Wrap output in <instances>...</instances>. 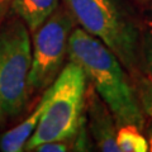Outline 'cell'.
I'll list each match as a JSON object with an SVG mask.
<instances>
[{
	"label": "cell",
	"instance_id": "obj_1",
	"mask_svg": "<svg viewBox=\"0 0 152 152\" xmlns=\"http://www.w3.org/2000/svg\"><path fill=\"white\" fill-rule=\"evenodd\" d=\"M70 60L83 69L94 90L115 118L117 126L133 124L145 128V113L118 57L84 29H75L67 45Z\"/></svg>",
	"mask_w": 152,
	"mask_h": 152
},
{
	"label": "cell",
	"instance_id": "obj_2",
	"mask_svg": "<svg viewBox=\"0 0 152 152\" xmlns=\"http://www.w3.org/2000/svg\"><path fill=\"white\" fill-rule=\"evenodd\" d=\"M65 3L84 31L102 41L129 72H136L141 61L140 31L119 0H65Z\"/></svg>",
	"mask_w": 152,
	"mask_h": 152
},
{
	"label": "cell",
	"instance_id": "obj_3",
	"mask_svg": "<svg viewBox=\"0 0 152 152\" xmlns=\"http://www.w3.org/2000/svg\"><path fill=\"white\" fill-rule=\"evenodd\" d=\"M85 94L86 75L80 66L71 61L48 86L45 112L24 150L33 151L38 145L50 141L75 138L81 123Z\"/></svg>",
	"mask_w": 152,
	"mask_h": 152
},
{
	"label": "cell",
	"instance_id": "obj_4",
	"mask_svg": "<svg viewBox=\"0 0 152 152\" xmlns=\"http://www.w3.org/2000/svg\"><path fill=\"white\" fill-rule=\"evenodd\" d=\"M31 65L29 33L23 22L13 20L0 33V105L5 115H17L26 107Z\"/></svg>",
	"mask_w": 152,
	"mask_h": 152
},
{
	"label": "cell",
	"instance_id": "obj_5",
	"mask_svg": "<svg viewBox=\"0 0 152 152\" xmlns=\"http://www.w3.org/2000/svg\"><path fill=\"white\" fill-rule=\"evenodd\" d=\"M75 17L67 8H57L34 32L32 65L28 75V89L37 91L48 88L60 74L67 55V45Z\"/></svg>",
	"mask_w": 152,
	"mask_h": 152
},
{
	"label": "cell",
	"instance_id": "obj_6",
	"mask_svg": "<svg viewBox=\"0 0 152 152\" xmlns=\"http://www.w3.org/2000/svg\"><path fill=\"white\" fill-rule=\"evenodd\" d=\"M89 128L100 151L119 152L117 146V122L105 102L95 91L88 99Z\"/></svg>",
	"mask_w": 152,
	"mask_h": 152
},
{
	"label": "cell",
	"instance_id": "obj_7",
	"mask_svg": "<svg viewBox=\"0 0 152 152\" xmlns=\"http://www.w3.org/2000/svg\"><path fill=\"white\" fill-rule=\"evenodd\" d=\"M47 100H48V88L42 96L39 104L32 112V114L27 119L23 121L20 124H18L15 128L4 133L0 138V151L3 152H19L24 150L27 141L31 138L34 133L38 123L41 121V117L45 112Z\"/></svg>",
	"mask_w": 152,
	"mask_h": 152
},
{
	"label": "cell",
	"instance_id": "obj_8",
	"mask_svg": "<svg viewBox=\"0 0 152 152\" xmlns=\"http://www.w3.org/2000/svg\"><path fill=\"white\" fill-rule=\"evenodd\" d=\"M12 9L34 33L58 8V0H12Z\"/></svg>",
	"mask_w": 152,
	"mask_h": 152
},
{
	"label": "cell",
	"instance_id": "obj_9",
	"mask_svg": "<svg viewBox=\"0 0 152 152\" xmlns=\"http://www.w3.org/2000/svg\"><path fill=\"white\" fill-rule=\"evenodd\" d=\"M142 129L133 124L121 126L117 131V146L119 152H147L148 141L142 134Z\"/></svg>",
	"mask_w": 152,
	"mask_h": 152
},
{
	"label": "cell",
	"instance_id": "obj_10",
	"mask_svg": "<svg viewBox=\"0 0 152 152\" xmlns=\"http://www.w3.org/2000/svg\"><path fill=\"white\" fill-rule=\"evenodd\" d=\"M137 96L141 108L146 115L152 118V76L147 75L140 79L137 86Z\"/></svg>",
	"mask_w": 152,
	"mask_h": 152
},
{
	"label": "cell",
	"instance_id": "obj_11",
	"mask_svg": "<svg viewBox=\"0 0 152 152\" xmlns=\"http://www.w3.org/2000/svg\"><path fill=\"white\" fill-rule=\"evenodd\" d=\"M141 60L147 75L152 76V28L145 33L141 39Z\"/></svg>",
	"mask_w": 152,
	"mask_h": 152
},
{
	"label": "cell",
	"instance_id": "obj_12",
	"mask_svg": "<svg viewBox=\"0 0 152 152\" xmlns=\"http://www.w3.org/2000/svg\"><path fill=\"white\" fill-rule=\"evenodd\" d=\"M67 143L65 141H50L38 145L33 151L38 152H65L67 151Z\"/></svg>",
	"mask_w": 152,
	"mask_h": 152
},
{
	"label": "cell",
	"instance_id": "obj_13",
	"mask_svg": "<svg viewBox=\"0 0 152 152\" xmlns=\"http://www.w3.org/2000/svg\"><path fill=\"white\" fill-rule=\"evenodd\" d=\"M147 141H148V151L152 152V123L148 126V129H147Z\"/></svg>",
	"mask_w": 152,
	"mask_h": 152
},
{
	"label": "cell",
	"instance_id": "obj_14",
	"mask_svg": "<svg viewBox=\"0 0 152 152\" xmlns=\"http://www.w3.org/2000/svg\"><path fill=\"white\" fill-rule=\"evenodd\" d=\"M7 3H8V0H0V20H1L4 13L7 10Z\"/></svg>",
	"mask_w": 152,
	"mask_h": 152
},
{
	"label": "cell",
	"instance_id": "obj_15",
	"mask_svg": "<svg viewBox=\"0 0 152 152\" xmlns=\"http://www.w3.org/2000/svg\"><path fill=\"white\" fill-rule=\"evenodd\" d=\"M5 115V114H4V112H3V108H1V105H0V121L3 119V117Z\"/></svg>",
	"mask_w": 152,
	"mask_h": 152
},
{
	"label": "cell",
	"instance_id": "obj_16",
	"mask_svg": "<svg viewBox=\"0 0 152 152\" xmlns=\"http://www.w3.org/2000/svg\"><path fill=\"white\" fill-rule=\"evenodd\" d=\"M138 1H151V0H138Z\"/></svg>",
	"mask_w": 152,
	"mask_h": 152
},
{
	"label": "cell",
	"instance_id": "obj_17",
	"mask_svg": "<svg viewBox=\"0 0 152 152\" xmlns=\"http://www.w3.org/2000/svg\"><path fill=\"white\" fill-rule=\"evenodd\" d=\"M151 19H152V8H151Z\"/></svg>",
	"mask_w": 152,
	"mask_h": 152
}]
</instances>
